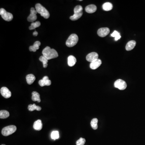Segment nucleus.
<instances>
[{"label":"nucleus","instance_id":"20e7f679","mask_svg":"<svg viewBox=\"0 0 145 145\" xmlns=\"http://www.w3.org/2000/svg\"><path fill=\"white\" fill-rule=\"evenodd\" d=\"M17 127L14 125H9L3 128L2 129V135L4 136H7L11 135L16 131Z\"/></svg>","mask_w":145,"mask_h":145},{"label":"nucleus","instance_id":"b1692460","mask_svg":"<svg viewBox=\"0 0 145 145\" xmlns=\"http://www.w3.org/2000/svg\"><path fill=\"white\" fill-rule=\"evenodd\" d=\"M98 120L96 118H94L91 121V125L92 129L94 130H96L98 129Z\"/></svg>","mask_w":145,"mask_h":145},{"label":"nucleus","instance_id":"4be33fe9","mask_svg":"<svg viewBox=\"0 0 145 145\" xmlns=\"http://www.w3.org/2000/svg\"><path fill=\"white\" fill-rule=\"evenodd\" d=\"M9 116V113L5 110H1L0 111V118L1 119H5Z\"/></svg>","mask_w":145,"mask_h":145},{"label":"nucleus","instance_id":"7ed1b4c3","mask_svg":"<svg viewBox=\"0 0 145 145\" xmlns=\"http://www.w3.org/2000/svg\"><path fill=\"white\" fill-rule=\"evenodd\" d=\"M78 35L75 33L72 34L68 37L66 42V44L68 47H72L76 45L78 41Z\"/></svg>","mask_w":145,"mask_h":145},{"label":"nucleus","instance_id":"5701e85b","mask_svg":"<svg viewBox=\"0 0 145 145\" xmlns=\"http://www.w3.org/2000/svg\"><path fill=\"white\" fill-rule=\"evenodd\" d=\"M83 12L81 13H74L73 16H71L70 17V19L72 21H76L80 18L83 15Z\"/></svg>","mask_w":145,"mask_h":145},{"label":"nucleus","instance_id":"1a4fd4ad","mask_svg":"<svg viewBox=\"0 0 145 145\" xmlns=\"http://www.w3.org/2000/svg\"><path fill=\"white\" fill-rule=\"evenodd\" d=\"M1 93L2 96L5 98H9L11 96V92L7 87H3L1 89Z\"/></svg>","mask_w":145,"mask_h":145},{"label":"nucleus","instance_id":"2f4dec72","mask_svg":"<svg viewBox=\"0 0 145 145\" xmlns=\"http://www.w3.org/2000/svg\"><path fill=\"white\" fill-rule=\"evenodd\" d=\"M5 145V144H2V145Z\"/></svg>","mask_w":145,"mask_h":145},{"label":"nucleus","instance_id":"ddd939ff","mask_svg":"<svg viewBox=\"0 0 145 145\" xmlns=\"http://www.w3.org/2000/svg\"><path fill=\"white\" fill-rule=\"evenodd\" d=\"M97 7L95 5H90L87 6L85 8L86 12L89 13H92L96 12Z\"/></svg>","mask_w":145,"mask_h":145},{"label":"nucleus","instance_id":"6e6552de","mask_svg":"<svg viewBox=\"0 0 145 145\" xmlns=\"http://www.w3.org/2000/svg\"><path fill=\"white\" fill-rule=\"evenodd\" d=\"M110 33V30L108 27H102L98 30V35L100 37H105Z\"/></svg>","mask_w":145,"mask_h":145},{"label":"nucleus","instance_id":"a211bd4d","mask_svg":"<svg viewBox=\"0 0 145 145\" xmlns=\"http://www.w3.org/2000/svg\"><path fill=\"white\" fill-rule=\"evenodd\" d=\"M26 79L27 84L29 85H31L35 80L36 78L33 74H30L26 76Z\"/></svg>","mask_w":145,"mask_h":145},{"label":"nucleus","instance_id":"2eb2a0df","mask_svg":"<svg viewBox=\"0 0 145 145\" xmlns=\"http://www.w3.org/2000/svg\"><path fill=\"white\" fill-rule=\"evenodd\" d=\"M136 42L134 40L130 41L127 44L125 49L127 51H131L133 49L136 45Z\"/></svg>","mask_w":145,"mask_h":145},{"label":"nucleus","instance_id":"423d86ee","mask_svg":"<svg viewBox=\"0 0 145 145\" xmlns=\"http://www.w3.org/2000/svg\"><path fill=\"white\" fill-rule=\"evenodd\" d=\"M114 86L116 88L123 90L126 88L127 85L125 81L121 79H119L114 82Z\"/></svg>","mask_w":145,"mask_h":145},{"label":"nucleus","instance_id":"f3484780","mask_svg":"<svg viewBox=\"0 0 145 145\" xmlns=\"http://www.w3.org/2000/svg\"><path fill=\"white\" fill-rule=\"evenodd\" d=\"M77 60L75 57L72 55H70L68 57V64L70 67H73L75 64Z\"/></svg>","mask_w":145,"mask_h":145},{"label":"nucleus","instance_id":"cd10ccee","mask_svg":"<svg viewBox=\"0 0 145 145\" xmlns=\"http://www.w3.org/2000/svg\"><path fill=\"white\" fill-rule=\"evenodd\" d=\"M111 36L115 38V40L117 41L119 40L121 38L120 33L116 31H114L111 34Z\"/></svg>","mask_w":145,"mask_h":145},{"label":"nucleus","instance_id":"4468645a","mask_svg":"<svg viewBox=\"0 0 145 145\" xmlns=\"http://www.w3.org/2000/svg\"><path fill=\"white\" fill-rule=\"evenodd\" d=\"M33 129L36 131H40L43 128V124L41 120L36 121L33 123Z\"/></svg>","mask_w":145,"mask_h":145},{"label":"nucleus","instance_id":"f8f14e48","mask_svg":"<svg viewBox=\"0 0 145 145\" xmlns=\"http://www.w3.org/2000/svg\"><path fill=\"white\" fill-rule=\"evenodd\" d=\"M102 64V61L100 59H97L91 62L90 64V67L91 69L96 70Z\"/></svg>","mask_w":145,"mask_h":145},{"label":"nucleus","instance_id":"aec40b11","mask_svg":"<svg viewBox=\"0 0 145 145\" xmlns=\"http://www.w3.org/2000/svg\"><path fill=\"white\" fill-rule=\"evenodd\" d=\"M102 8L105 11H110L113 9V5L111 3L107 2L103 5Z\"/></svg>","mask_w":145,"mask_h":145},{"label":"nucleus","instance_id":"c756f323","mask_svg":"<svg viewBox=\"0 0 145 145\" xmlns=\"http://www.w3.org/2000/svg\"><path fill=\"white\" fill-rule=\"evenodd\" d=\"M86 141L85 139L80 138L76 142V145H84L86 143Z\"/></svg>","mask_w":145,"mask_h":145},{"label":"nucleus","instance_id":"7c9ffc66","mask_svg":"<svg viewBox=\"0 0 145 145\" xmlns=\"http://www.w3.org/2000/svg\"><path fill=\"white\" fill-rule=\"evenodd\" d=\"M33 35L35 36H37L38 35V32H37V31H36V30L35 31V32H34L33 33Z\"/></svg>","mask_w":145,"mask_h":145},{"label":"nucleus","instance_id":"9b49d317","mask_svg":"<svg viewBox=\"0 0 145 145\" xmlns=\"http://www.w3.org/2000/svg\"><path fill=\"white\" fill-rule=\"evenodd\" d=\"M98 54L97 53L95 52H92L89 53L86 56V59L87 61L92 62L94 60L98 59Z\"/></svg>","mask_w":145,"mask_h":145},{"label":"nucleus","instance_id":"dca6fc26","mask_svg":"<svg viewBox=\"0 0 145 145\" xmlns=\"http://www.w3.org/2000/svg\"><path fill=\"white\" fill-rule=\"evenodd\" d=\"M41 43L40 41H37L34 43V44L33 46H31L29 48V50L30 51H32L35 52L37 50L39 49V46H40Z\"/></svg>","mask_w":145,"mask_h":145},{"label":"nucleus","instance_id":"9d476101","mask_svg":"<svg viewBox=\"0 0 145 145\" xmlns=\"http://www.w3.org/2000/svg\"><path fill=\"white\" fill-rule=\"evenodd\" d=\"M38 83L40 86L43 87L45 86H50L51 84V81L49 79V77L46 76L43 78V79L40 80Z\"/></svg>","mask_w":145,"mask_h":145},{"label":"nucleus","instance_id":"393cba45","mask_svg":"<svg viewBox=\"0 0 145 145\" xmlns=\"http://www.w3.org/2000/svg\"><path fill=\"white\" fill-rule=\"evenodd\" d=\"M39 60L43 62V67L44 68L47 67L48 66V60L44 56H42L39 58Z\"/></svg>","mask_w":145,"mask_h":145},{"label":"nucleus","instance_id":"a878e982","mask_svg":"<svg viewBox=\"0 0 145 145\" xmlns=\"http://www.w3.org/2000/svg\"><path fill=\"white\" fill-rule=\"evenodd\" d=\"M41 25V23L39 21H37L35 22L32 23L31 26L29 27V29L30 30H34L37 27H39Z\"/></svg>","mask_w":145,"mask_h":145},{"label":"nucleus","instance_id":"f03ea898","mask_svg":"<svg viewBox=\"0 0 145 145\" xmlns=\"http://www.w3.org/2000/svg\"><path fill=\"white\" fill-rule=\"evenodd\" d=\"M35 9L38 13L45 19H48L50 17V13L48 10L45 7L42 5L40 4H36Z\"/></svg>","mask_w":145,"mask_h":145},{"label":"nucleus","instance_id":"f257e3e1","mask_svg":"<svg viewBox=\"0 0 145 145\" xmlns=\"http://www.w3.org/2000/svg\"><path fill=\"white\" fill-rule=\"evenodd\" d=\"M43 56L45 57L48 60L57 58L58 57V54L54 49H51L49 46L44 48L43 50Z\"/></svg>","mask_w":145,"mask_h":145},{"label":"nucleus","instance_id":"6ab92c4d","mask_svg":"<svg viewBox=\"0 0 145 145\" xmlns=\"http://www.w3.org/2000/svg\"><path fill=\"white\" fill-rule=\"evenodd\" d=\"M32 100L34 102L37 101L38 102H41L40 94L36 92H33L32 93Z\"/></svg>","mask_w":145,"mask_h":145},{"label":"nucleus","instance_id":"0eeeda50","mask_svg":"<svg viewBox=\"0 0 145 145\" xmlns=\"http://www.w3.org/2000/svg\"><path fill=\"white\" fill-rule=\"evenodd\" d=\"M38 12L36 9L32 7L30 10V14L27 17V21L30 22H34V21H35L37 19V17L36 14Z\"/></svg>","mask_w":145,"mask_h":145},{"label":"nucleus","instance_id":"39448f33","mask_svg":"<svg viewBox=\"0 0 145 145\" xmlns=\"http://www.w3.org/2000/svg\"><path fill=\"white\" fill-rule=\"evenodd\" d=\"M0 15L4 20L7 22H10L13 19V15L11 13L7 12L4 9L1 8L0 9Z\"/></svg>","mask_w":145,"mask_h":145},{"label":"nucleus","instance_id":"bb28decb","mask_svg":"<svg viewBox=\"0 0 145 145\" xmlns=\"http://www.w3.org/2000/svg\"><path fill=\"white\" fill-rule=\"evenodd\" d=\"M51 137L52 139L54 140L59 139V132L57 131H53L51 134Z\"/></svg>","mask_w":145,"mask_h":145},{"label":"nucleus","instance_id":"c85d7f7f","mask_svg":"<svg viewBox=\"0 0 145 145\" xmlns=\"http://www.w3.org/2000/svg\"><path fill=\"white\" fill-rule=\"evenodd\" d=\"M83 11V7L81 5H77L75 7L74 9V13H81Z\"/></svg>","mask_w":145,"mask_h":145},{"label":"nucleus","instance_id":"412c9836","mask_svg":"<svg viewBox=\"0 0 145 145\" xmlns=\"http://www.w3.org/2000/svg\"><path fill=\"white\" fill-rule=\"evenodd\" d=\"M41 107L38 106L36 105V104L30 105L28 106V109L29 111H33L34 110H37L38 111H40L41 110Z\"/></svg>","mask_w":145,"mask_h":145}]
</instances>
